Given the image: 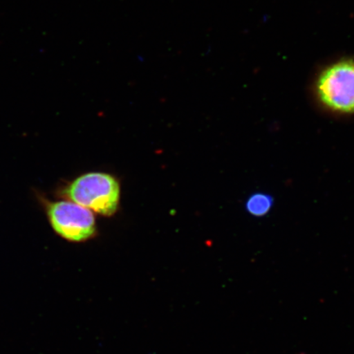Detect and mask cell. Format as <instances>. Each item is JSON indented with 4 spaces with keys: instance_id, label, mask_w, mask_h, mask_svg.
<instances>
[{
    "instance_id": "6da1fadb",
    "label": "cell",
    "mask_w": 354,
    "mask_h": 354,
    "mask_svg": "<svg viewBox=\"0 0 354 354\" xmlns=\"http://www.w3.org/2000/svg\"><path fill=\"white\" fill-rule=\"evenodd\" d=\"M66 201L77 203L102 216H112L120 201V185L104 172H88L71 181L61 190Z\"/></svg>"
},
{
    "instance_id": "7a4b0ae2",
    "label": "cell",
    "mask_w": 354,
    "mask_h": 354,
    "mask_svg": "<svg viewBox=\"0 0 354 354\" xmlns=\"http://www.w3.org/2000/svg\"><path fill=\"white\" fill-rule=\"evenodd\" d=\"M39 199L48 223L57 236L73 243L85 242L95 236V218L91 210L69 201Z\"/></svg>"
},
{
    "instance_id": "3957f363",
    "label": "cell",
    "mask_w": 354,
    "mask_h": 354,
    "mask_svg": "<svg viewBox=\"0 0 354 354\" xmlns=\"http://www.w3.org/2000/svg\"><path fill=\"white\" fill-rule=\"evenodd\" d=\"M316 92L327 109L354 113V61H339L323 70L317 78Z\"/></svg>"
},
{
    "instance_id": "277c9868",
    "label": "cell",
    "mask_w": 354,
    "mask_h": 354,
    "mask_svg": "<svg viewBox=\"0 0 354 354\" xmlns=\"http://www.w3.org/2000/svg\"><path fill=\"white\" fill-rule=\"evenodd\" d=\"M274 199L265 193H255L245 203V209L252 216H264L271 211Z\"/></svg>"
}]
</instances>
